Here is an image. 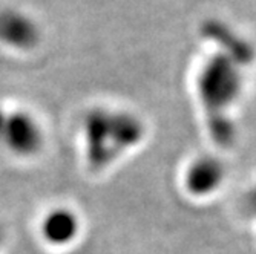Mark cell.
<instances>
[{"instance_id":"2","label":"cell","mask_w":256,"mask_h":254,"mask_svg":"<svg viewBox=\"0 0 256 254\" xmlns=\"http://www.w3.org/2000/svg\"><path fill=\"white\" fill-rule=\"evenodd\" d=\"M246 67L216 51L208 52L200 63L195 75V90L201 107L212 118V123L227 124L228 112L244 94Z\"/></svg>"},{"instance_id":"3","label":"cell","mask_w":256,"mask_h":254,"mask_svg":"<svg viewBox=\"0 0 256 254\" xmlns=\"http://www.w3.org/2000/svg\"><path fill=\"white\" fill-rule=\"evenodd\" d=\"M43 40L44 25L32 9L14 2L0 3V48L11 54H31Z\"/></svg>"},{"instance_id":"6","label":"cell","mask_w":256,"mask_h":254,"mask_svg":"<svg viewBox=\"0 0 256 254\" xmlns=\"http://www.w3.org/2000/svg\"><path fill=\"white\" fill-rule=\"evenodd\" d=\"M226 182V167L210 155H201L189 161L182 173V187L189 196L196 199L212 198Z\"/></svg>"},{"instance_id":"1","label":"cell","mask_w":256,"mask_h":254,"mask_svg":"<svg viewBox=\"0 0 256 254\" xmlns=\"http://www.w3.org/2000/svg\"><path fill=\"white\" fill-rule=\"evenodd\" d=\"M148 133L144 121L122 107H90L82 120L84 161L90 170L102 172L134 152Z\"/></svg>"},{"instance_id":"4","label":"cell","mask_w":256,"mask_h":254,"mask_svg":"<svg viewBox=\"0 0 256 254\" xmlns=\"http://www.w3.org/2000/svg\"><path fill=\"white\" fill-rule=\"evenodd\" d=\"M44 144V133L34 115L0 106V146L18 158H32Z\"/></svg>"},{"instance_id":"7","label":"cell","mask_w":256,"mask_h":254,"mask_svg":"<svg viewBox=\"0 0 256 254\" xmlns=\"http://www.w3.org/2000/svg\"><path fill=\"white\" fill-rule=\"evenodd\" d=\"M80 218L72 209L54 207L42 218L40 236L48 245L62 248L76 242L80 235Z\"/></svg>"},{"instance_id":"5","label":"cell","mask_w":256,"mask_h":254,"mask_svg":"<svg viewBox=\"0 0 256 254\" xmlns=\"http://www.w3.org/2000/svg\"><path fill=\"white\" fill-rule=\"evenodd\" d=\"M201 35L212 44V51L221 52L244 66L252 64L256 57L253 43L221 18H207L201 25Z\"/></svg>"}]
</instances>
